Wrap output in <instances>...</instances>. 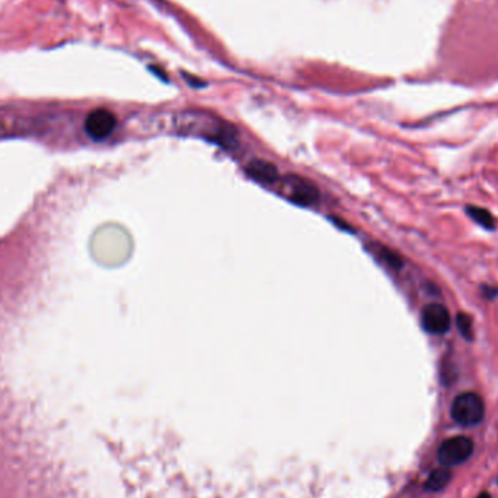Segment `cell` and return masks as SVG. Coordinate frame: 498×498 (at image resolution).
<instances>
[{
  "mask_svg": "<svg viewBox=\"0 0 498 498\" xmlns=\"http://www.w3.org/2000/svg\"><path fill=\"white\" fill-rule=\"evenodd\" d=\"M452 419L462 427H474L484 420L485 404L475 392H465L455 398L452 404Z\"/></svg>",
  "mask_w": 498,
  "mask_h": 498,
  "instance_id": "6da1fadb",
  "label": "cell"
},
{
  "mask_svg": "<svg viewBox=\"0 0 498 498\" xmlns=\"http://www.w3.org/2000/svg\"><path fill=\"white\" fill-rule=\"evenodd\" d=\"M472 452H474L472 440L463 436H458V437L448 438L441 443L437 449V459L443 466L452 467L467 460L470 455H472Z\"/></svg>",
  "mask_w": 498,
  "mask_h": 498,
  "instance_id": "7a4b0ae2",
  "label": "cell"
},
{
  "mask_svg": "<svg viewBox=\"0 0 498 498\" xmlns=\"http://www.w3.org/2000/svg\"><path fill=\"white\" fill-rule=\"evenodd\" d=\"M421 326L427 334L443 336L452 328V315L445 304L430 303L421 311Z\"/></svg>",
  "mask_w": 498,
  "mask_h": 498,
  "instance_id": "3957f363",
  "label": "cell"
},
{
  "mask_svg": "<svg viewBox=\"0 0 498 498\" xmlns=\"http://www.w3.org/2000/svg\"><path fill=\"white\" fill-rule=\"evenodd\" d=\"M116 126V116L102 108L92 111L85 120V131L94 140H104V138L113 134Z\"/></svg>",
  "mask_w": 498,
  "mask_h": 498,
  "instance_id": "277c9868",
  "label": "cell"
},
{
  "mask_svg": "<svg viewBox=\"0 0 498 498\" xmlns=\"http://www.w3.org/2000/svg\"><path fill=\"white\" fill-rule=\"evenodd\" d=\"M289 199L301 206H311L318 200V189L300 178L289 179Z\"/></svg>",
  "mask_w": 498,
  "mask_h": 498,
  "instance_id": "5b68a950",
  "label": "cell"
},
{
  "mask_svg": "<svg viewBox=\"0 0 498 498\" xmlns=\"http://www.w3.org/2000/svg\"><path fill=\"white\" fill-rule=\"evenodd\" d=\"M248 174L264 184H272L279 179V171L272 163L265 160H253L248 165Z\"/></svg>",
  "mask_w": 498,
  "mask_h": 498,
  "instance_id": "8992f818",
  "label": "cell"
},
{
  "mask_svg": "<svg viewBox=\"0 0 498 498\" xmlns=\"http://www.w3.org/2000/svg\"><path fill=\"white\" fill-rule=\"evenodd\" d=\"M465 211L469 218H472L477 225H480L485 231L495 229V218L487 209H482L478 206H466Z\"/></svg>",
  "mask_w": 498,
  "mask_h": 498,
  "instance_id": "52a82bcc",
  "label": "cell"
},
{
  "mask_svg": "<svg viewBox=\"0 0 498 498\" xmlns=\"http://www.w3.org/2000/svg\"><path fill=\"white\" fill-rule=\"evenodd\" d=\"M452 481V474L449 472L448 469H436L433 470V472L430 474V477L427 478L426 484H424V488L427 491H431V492H438L441 489H445Z\"/></svg>",
  "mask_w": 498,
  "mask_h": 498,
  "instance_id": "ba28073f",
  "label": "cell"
},
{
  "mask_svg": "<svg viewBox=\"0 0 498 498\" xmlns=\"http://www.w3.org/2000/svg\"><path fill=\"white\" fill-rule=\"evenodd\" d=\"M456 326L460 332V336L467 340V341H474L475 338V332H474V321L472 316L465 312H459L456 315Z\"/></svg>",
  "mask_w": 498,
  "mask_h": 498,
  "instance_id": "9c48e42d",
  "label": "cell"
},
{
  "mask_svg": "<svg viewBox=\"0 0 498 498\" xmlns=\"http://www.w3.org/2000/svg\"><path fill=\"white\" fill-rule=\"evenodd\" d=\"M379 258L386 264L389 265L394 270H401L404 267V260L401 258V255H398L392 249H387L384 246H379Z\"/></svg>",
  "mask_w": 498,
  "mask_h": 498,
  "instance_id": "30bf717a",
  "label": "cell"
},
{
  "mask_svg": "<svg viewBox=\"0 0 498 498\" xmlns=\"http://www.w3.org/2000/svg\"><path fill=\"white\" fill-rule=\"evenodd\" d=\"M481 294H482V297L492 300V299H495L498 296V287H494V286H489V284H484V286H481Z\"/></svg>",
  "mask_w": 498,
  "mask_h": 498,
  "instance_id": "8fae6325",
  "label": "cell"
},
{
  "mask_svg": "<svg viewBox=\"0 0 498 498\" xmlns=\"http://www.w3.org/2000/svg\"><path fill=\"white\" fill-rule=\"evenodd\" d=\"M477 498H491V495H489L488 492H482V494H480Z\"/></svg>",
  "mask_w": 498,
  "mask_h": 498,
  "instance_id": "7c38bea8",
  "label": "cell"
}]
</instances>
